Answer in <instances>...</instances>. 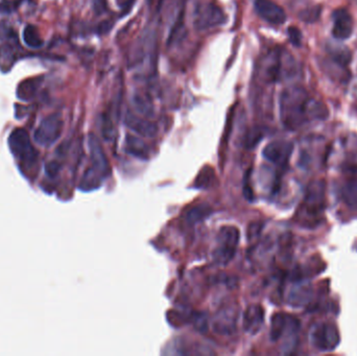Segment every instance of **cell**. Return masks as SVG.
I'll use <instances>...</instances> for the list:
<instances>
[{
    "instance_id": "6da1fadb",
    "label": "cell",
    "mask_w": 357,
    "mask_h": 356,
    "mask_svg": "<svg viewBox=\"0 0 357 356\" xmlns=\"http://www.w3.org/2000/svg\"><path fill=\"white\" fill-rule=\"evenodd\" d=\"M280 118L288 130H297L310 120H326L327 107L310 97L308 91L301 86L285 88L279 98Z\"/></svg>"
},
{
    "instance_id": "7a4b0ae2",
    "label": "cell",
    "mask_w": 357,
    "mask_h": 356,
    "mask_svg": "<svg viewBox=\"0 0 357 356\" xmlns=\"http://www.w3.org/2000/svg\"><path fill=\"white\" fill-rule=\"evenodd\" d=\"M326 208V184L323 180L309 184L301 207V217L306 226L315 227Z\"/></svg>"
},
{
    "instance_id": "3957f363",
    "label": "cell",
    "mask_w": 357,
    "mask_h": 356,
    "mask_svg": "<svg viewBox=\"0 0 357 356\" xmlns=\"http://www.w3.org/2000/svg\"><path fill=\"white\" fill-rule=\"evenodd\" d=\"M240 230L234 226H224L219 229L213 251V259L217 264L227 265L232 261L240 244Z\"/></svg>"
},
{
    "instance_id": "277c9868",
    "label": "cell",
    "mask_w": 357,
    "mask_h": 356,
    "mask_svg": "<svg viewBox=\"0 0 357 356\" xmlns=\"http://www.w3.org/2000/svg\"><path fill=\"white\" fill-rule=\"evenodd\" d=\"M10 150L15 158L25 164L35 163L38 159V151L33 147L29 134L24 129H15L8 140Z\"/></svg>"
},
{
    "instance_id": "5b68a950",
    "label": "cell",
    "mask_w": 357,
    "mask_h": 356,
    "mask_svg": "<svg viewBox=\"0 0 357 356\" xmlns=\"http://www.w3.org/2000/svg\"><path fill=\"white\" fill-rule=\"evenodd\" d=\"M227 21L224 11L212 2L201 3L193 12V26L196 30H207Z\"/></svg>"
},
{
    "instance_id": "8992f818",
    "label": "cell",
    "mask_w": 357,
    "mask_h": 356,
    "mask_svg": "<svg viewBox=\"0 0 357 356\" xmlns=\"http://www.w3.org/2000/svg\"><path fill=\"white\" fill-rule=\"evenodd\" d=\"M64 123L59 114H52L40 123L33 133V139L42 146H50L55 144L61 137Z\"/></svg>"
},
{
    "instance_id": "52a82bcc",
    "label": "cell",
    "mask_w": 357,
    "mask_h": 356,
    "mask_svg": "<svg viewBox=\"0 0 357 356\" xmlns=\"http://www.w3.org/2000/svg\"><path fill=\"white\" fill-rule=\"evenodd\" d=\"M310 340L315 349L320 351H331L338 346L341 336L337 327L333 323H320L312 328Z\"/></svg>"
},
{
    "instance_id": "ba28073f",
    "label": "cell",
    "mask_w": 357,
    "mask_h": 356,
    "mask_svg": "<svg viewBox=\"0 0 357 356\" xmlns=\"http://www.w3.org/2000/svg\"><path fill=\"white\" fill-rule=\"evenodd\" d=\"M238 317H240V309L235 305L222 308L212 319L211 325L213 331L223 336L233 335L237 331Z\"/></svg>"
},
{
    "instance_id": "9c48e42d",
    "label": "cell",
    "mask_w": 357,
    "mask_h": 356,
    "mask_svg": "<svg viewBox=\"0 0 357 356\" xmlns=\"http://www.w3.org/2000/svg\"><path fill=\"white\" fill-rule=\"evenodd\" d=\"M88 147L90 152V160H91V168L103 177L104 179L109 177L111 174V165L106 156L103 145H101L99 139L94 134H90L88 136Z\"/></svg>"
},
{
    "instance_id": "30bf717a",
    "label": "cell",
    "mask_w": 357,
    "mask_h": 356,
    "mask_svg": "<svg viewBox=\"0 0 357 356\" xmlns=\"http://www.w3.org/2000/svg\"><path fill=\"white\" fill-rule=\"evenodd\" d=\"M254 7L261 18L270 24L280 25L286 21L285 11L273 0H255Z\"/></svg>"
},
{
    "instance_id": "8fae6325",
    "label": "cell",
    "mask_w": 357,
    "mask_h": 356,
    "mask_svg": "<svg viewBox=\"0 0 357 356\" xmlns=\"http://www.w3.org/2000/svg\"><path fill=\"white\" fill-rule=\"evenodd\" d=\"M332 36L337 40H346L351 37L354 22L351 14L346 9H337L332 13Z\"/></svg>"
},
{
    "instance_id": "7c38bea8",
    "label": "cell",
    "mask_w": 357,
    "mask_h": 356,
    "mask_svg": "<svg viewBox=\"0 0 357 356\" xmlns=\"http://www.w3.org/2000/svg\"><path fill=\"white\" fill-rule=\"evenodd\" d=\"M294 149V144L288 141H274L267 144L263 151V157L274 164L284 165L290 160Z\"/></svg>"
},
{
    "instance_id": "4fadbf2b",
    "label": "cell",
    "mask_w": 357,
    "mask_h": 356,
    "mask_svg": "<svg viewBox=\"0 0 357 356\" xmlns=\"http://www.w3.org/2000/svg\"><path fill=\"white\" fill-rule=\"evenodd\" d=\"M125 125L133 132L137 133L140 136L146 138L155 137L159 131L158 126L155 123L150 122L146 117L143 118L136 115L130 110L126 113Z\"/></svg>"
},
{
    "instance_id": "5bb4252c",
    "label": "cell",
    "mask_w": 357,
    "mask_h": 356,
    "mask_svg": "<svg viewBox=\"0 0 357 356\" xmlns=\"http://www.w3.org/2000/svg\"><path fill=\"white\" fill-rule=\"evenodd\" d=\"M264 309L259 304H252L244 313V329L249 334H257L263 326Z\"/></svg>"
},
{
    "instance_id": "9a60e30c",
    "label": "cell",
    "mask_w": 357,
    "mask_h": 356,
    "mask_svg": "<svg viewBox=\"0 0 357 356\" xmlns=\"http://www.w3.org/2000/svg\"><path fill=\"white\" fill-rule=\"evenodd\" d=\"M43 76H35L22 81L18 85V88H17V97L23 101H29L32 98H35L43 83Z\"/></svg>"
},
{
    "instance_id": "2e32d148",
    "label": "cell",
    "mask_w": 357,
    "mask_h": 356,
    "mask_svg": "<svg viewBox=\"0 0 357 356\" xmlns=\"http://www.w3.org/2000/svg\"><path fill=\"white\" fill-rule=\"evenodd\" d=\"M132 103H133L135 110L137 111L140 115H142L146 118L154 117L155 107H154V104H152L151 98L147 94L136 92L133 95Z\"/></svg>"
},
{
    "instance_id": "e0dca14e",
    "label": "cell",
    "mask_w": 357,
    "mask_h": 356,
    "mask_svg": "<svg viewBox=\"0 0 357 356\" xmlns=\"http://www.w3.org/2000/svg\"><path fill=\"white\" fill-rule=\"evenodd\" d=\"M311 297V288L308 286L298 285L292 288V291L288 295V303L294 307H300L306 304Z\"/></svg>"
},
{
    "instance_id": "ac0fdd59",
    "label": "cell",
    "mask_w": 357,
    "mask_h": 356,
    "mask_svg": "<svg viewBox=\"0 0 357 356\" xmlns=\"http://www.w3.org/2000/svg\"><path fill=\"white\" fill-rule=\"evenodd\" d=\"M288 315L286 313H275L271 318L270 322V340L273 342H277L278 340L283 336L284 331L287 327Z\"/></svg>"
},
{
    "instance_id": "d6986e66",
    "label": "cell",
    "mask_w": 357,
    "mask_h": 356,
    "mask_svg": "<svg viewBox=\"0 0 357 356\" xmlns=\"http://www.w3.org/2000/svg\"><path fill=\"white\" fill-rule=\"evenodd\" d=\"M127 150L129 154L139 159H147L148 158V148L146 144L139 138L128 135L126 139Z\"/></svg>"
},
{
    "instance_id": "ffe728a7",
    "label": "cell",
    "mask_w": 357,
    "mask_h": 356,
    "mask_svg": "<svg viewBox=\"0 0 357 356\" xmlns=\"http://www.w3.org/2000/svg\"><path fill=\"white\" fill-rule=\"evenodd\" d=\"M211 213H212V208L208 204H201L190 208L186 212L185 217L187 223L193 225L202 222L204 219H206Z\"/></svg>"
},
{
    "instance_id": "44dd1931",
    "label": "cell",
    "mask_w": 357,
    "mask_h": 356,
    "mask_svg": "<svg viewBox=\"0 0 357 356\" xmlns=\"http://www.w3.org/2000/svg\"><path fill=\"white\" fill-rule=\"evenodd\" d=\"M342 196L348 207L357 210V178L350 179L346 182L342 189Z\"/></svg>"
},
{
    "instance_id": "7402d4cb",
    "label": "cell",
    "mask_w": 357,
    "mask_h": 356,
    "mask_svg": "<svg viewBox=\"0 0 357 356\" xmlns=\"http://www.w3.org/2000/svg\"><path fill=\"white\" fill-rule=\"evenodd\" d=\"M101 179H104L100 175H98L93 168L89 167L86 173L84 174L81 184H80V188L83 190H92L95 189L100 186L101 183Z\"/></svg>"
},
{
    "instance_id": "603a6c76",
    "label": "cell",
    "mask_w": 357,
    "mask_h": 356,
    "mask_svg": "<svg viewBox=\"0 0 357 356\" xmlns=\"http://www.w3.org/2000/svg\"><path fill=\"white\" fill-rule=\"evenodd\" d=\"M23 41L30 48H40L43 45V39L36 26L27 25L23 30Z\"/></svg>"
},
{
    "instance_id": "cb8c5ba5",
    "label": "cell",
    "mask_w": 357,
    "mask_h": 356,
    "mask_svg": "<svg viewBox=\"0 0 357 356\" xmlns=\"http://www.w3.org/2000/svg\"><path fill=\"white\" fill-rule=\"evenodd\" d=\"M215 180V174L213 168L210 166L203 167L202 171L199 173L194 185L197 188H208L212 185L213 181Z\"/></svg>"
},
{
    "instance_id": "d4e9b609",
    "label": "cell",
    "mask_w": 357,
    "mask_h": 356,
    "mask_svg": "<svg viewBox=\"0 0 357 356\" xmlns=\"http://www.w3.org/2000/svg\"><path fill=\"white\" fill-rule=\"evenodd\" d=\"M15 63L14 49L11 45L0 46V69L8 71Z\"/></svg>"
},
{
    "instance_id": "484cf974",
    "label": "cell",
    "mask_w": 357,
    "mask_h": 356,
    "mask_svg": "<svg viewBox=\"0 0 357 356\" xmlns=\"http://www.w3.org/2000/svg\"><path fill=\"white\" fill-rule=\"evenodd\" d=\"M331 60L339 66H347L351 62V53L345 47H333L330 52Z\"/></svg>"
},
{
    "instance_id": "4316f807",
    "label": "cell",
    "mask_w": 357,
    "mask_h": 356,
    "mask_svg": "<svg viewBox=\"0 0 357 356\" xmlns=\"http://www.w3.org/2000/svg\"><path fill=\"white\" fill-rule=\"evenodd\" d=\"M263 136H264L263 130L259 127H254L248 131L245 138V144L248 148H252L259 143V141L263 138Z\"/></svg>"
},
{
    "instance_id": "83f0119b",
    "label": "cell",
    "mask_w": 357,
    "mask_h": 356,
    "mask_svg": "<svg viewBox=\"0 0 357 356\" xmlns=\"http://www.w3.org/2000/svg\"><path fill=\"white\" fill-rule=\"evenodd\" d=\"M101 134L106 141L110 142L114 140L115 128L112 122V118L108 114H104L101 118Z\"/></svg>"
},
{
    "instance_id": "f1b7e54d",
    "label": "cell",
    "mask_w": 357,
    "mask_h": 356,
    "mask_svg": "<svg viewBox=\"0 0 357 356\" xmlns=\"http://www.w3.org/2000/svg\"><path fill=\"white\" fill-rule=\"evenodd\" d=\"M321 7H313V8H310L308 10H305L304 12H302V14L300 15L301 16V19L305 22H314L319 19V17L321 15Z\"/></svg>"
},
{
    "instance_id": "f546056e",
    "label": "cell",
    "mask_w": 357,
    "mask_h": 356,
    "mask_svg": "<svg viewBox=\"0 0 357 356\" xmlns=\"http://www.w3.org/2000/svg\"><path fill=\"white\" fill-rule=\"evenodd\" d=\"M287 33H288V38H290V41L292 42L293 45L295 46H300L302 43V32L301 30L296 27V26H290L287 29Z\"/></svg>"
},
{
    "instance_id": "4dcf8cb0",
    "label": "cell",
    "mask_w": 357,
    "mask_h": 356,
    "mask_svg": "<svg viewBox=\"0 0 357 356\" xmlns=\"http://www.w3.org/2000/svg\"><path fill=\"white\" fill-rule=\"evenodd\" d=\"M15 9V6L11 0H3L0 2V14H10Z\"/></svg>"
},
{
    "instance_id": "1f68e13d",
    "label": "cell",
    "mask_w": 357,
    "mask_h": 356,
    "mask_svg": "<svg viewBox=\"0 0 357 356\" xmlns=\"http://www.w3.org/2000/svg\"><path fill=\"white\" fill-rule=\"evenodd\" d=\"M93 8L97 15L103 14L107 9V2L106 0H93Z\"/></svg>"
},
{
    "instance_id": "d6a6232c",
    "label": "cell",
    "mask_w": 357,
    "mask_h": 356,
    "mask_svg": "<svg viewBox=\"0 0 357 356\" xmlns=\"http://www.w3.org/2000/svg\"><path fill=\"white\" fill-rule=\"evenodd\" d=\"M195 327L201 329V330H206L207 329V320H206V317L205 314H199L196 318H195Z\"/></svg>"
},
{
    "instance_id": "836d02e7",
    "label": "cell",
    "mask_w": 357,
    "mask_h": 356,
    "mask_svg": "<svg viewBox=\"0 0 357 356\" xmlns=\"http://www.w3.org/2000/svg\"><path fill=\"white\" fill-rule=\"evenodd\" d=\"M252 227H253V229H251V227H250L249 228V232H248L250 241H251L252 237H254V239H255V237H256L260 233V230H261V227L258 224H253Z\"/></svg>"
}]
</instances>
